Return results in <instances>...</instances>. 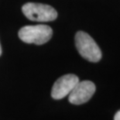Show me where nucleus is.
Segmentation results:
<instances>
[{
	"instance_id": "39448f33",
	"label": "nucleus",
	"mask_w": 120,
	"mask_h": 120,
	"mask_svg": "<svg viewBox=\"0 0 120 120\" xmlns=\"http://www.w3.org/2000/svg\"><path fill=\"white\" fill-rule=\"evenodd\" d=\"M78 81V77L73 74H68L59 78L53 85L51 90L52 98L57 100L64 98L71 93Z\"/></svg>"
},
{
	"instance_id": "f03ea898",
	"label": "nucleus",
	"mask_w": 120,
	"mask_h": 120,
	"mask_svg": "<svg viewBox=\"0 0 120 120\" xmlns=\"http://www.w3.org/2000/svg\"><path fill=\"white\" fill-rule=\"evenodd\" d=\"M19 37L26 43H34L37 45L44 44L52 37L53 30L47 25L26 26L19 30Z\"/></svg>"
},
{
	"instance_id": "0eeeda50",
	"label": "nucleus",
	"mask_w": 120,
	"mask_h": 120,
	"mask_svg": "<svg viewBox=\"0 0 120 120\" xmlns=\"http://www.w3.org/2000/svg\"><path fill=\"white\" fill-rule=\"evenodd\" d=\"M2 54V47H1V44H0V56Z\"/></svg>"
},
{
	"instance_id": "7ed1b4c3",
	"label": "nucleus",
	"mask_w": 120,
	"mask_h": 120,
	"mask_svg": "<svg viewBox=\"0 0 120 120\" xmlns=\"http://www.w3.org/2000/svg\"><path fill=\"white\" fill-rule=\"evenodd\" d=\"M22 11L27 19L37 22H49L57 19V12L49 5L28 2L23 5Z\"/></svg>"
},
{
	"instance_id": "20e7f679",
	"label": "nucleus",
	"mask_w": 120,
	"mask_h": 120,
	"mask_svg": "<svg viewBox=\"0 0 120 120\" xmlns=\"http://www.w3.org/2000/svg\"><path fill=\"white\" fill-rule=\"evenodd\" d=\"M95 85L91 81H79L68 94V100L71 104L81 105L88 101L95 92Z\"/></svg>"
},
{
	"instance_id": "f257e3e1",
	"label": "nucleus",
	"mask_w": 120,
	"mask_h": 120,
	"mask_svg": "<svg viewBox=\"0 0 120 120\" xmlns=\"http://www.w3.org/2000/svg\"><path fill=\"white\" fill-rule=\"evenodd\" d=\"M75 45L78 53L90 62H98L101 58V51L95 41L85 32L78 31L75 35Z\"/></svg>"
},
{
	"instance_id": "423d86ee",
	"label": "nucleus",
	"mask_w": 120,
	"mask_h": 120,
	"mask_svg": "<svg viewBox=\"0 0 120 120\" xmlns=\"http://www.w3.org/2000/svg\"><path fill=\"white\" fill-rule=\"evenodd\" d=\"M114 120H120V110L116 113L114 116Z\"/></svg>"
}]
</instances>
